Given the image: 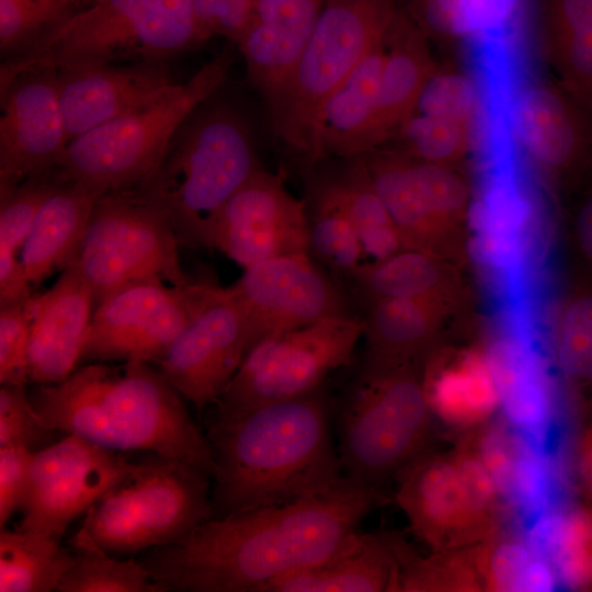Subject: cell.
I'll return each mask as SVG.
<instances>
[{
	"label": "cell",
	"instance_id": "6da1fadb",
	"mask_svg": "<svg viewBox=\"0 0 592 592\" xmlns=\"http://www.w3.org/2000/svg\"><path fill=\"white\" fill-rule=\"evenodd\" d=\"M382 500L380 489L344 476L315 496L212 517L137 560L166 592H260L332 554Z\"/></svg>",
	"mask_w": 592,
	"mask_h": 592
},
{
	"label": "cell",
	"instance_id": "7a4b0ae2",
	"mask_svg": "<svg viewBox=\"0 0 592 592\" xmlns=\"http://www.w3.org/2000/svg\"><path fill=\"white\" fill-rule=\"evenodd\" d=\"M206 437L214 463L213 517L315 496L344 477L320 389L215 415Z\"/></svg>",
	"mask_w": 592,
	"mask_h": 592
},
{
	"label": "cell",
	"instance_id": "3957f363",
	"mask_svg": "<svg viewBox=\"0 0 592 592\" xmlns=\"http://www.w3.org/2000/svg\"><path fill=\"white\" fill-rule=\"evenodd\" d=\"M29 397L57 433L76 434L112 451L175 457L213 474L206 434L151 363H90L60 383L38 385Z\"/></svg>",
	"mask_w": 592,
	"mask_h": 592
},
{
	"label": "cell",
	"instance_id": "277c9868",
	"mask_svg": "<svg viewBox=\"0 0 592 592\" xmlns=\"http://www.w3.org/2000/svg\"><path fill=\"white\" fill-rule=\"evenodd\" d=\"M261 168L247 124L216 106L194 113L156 170L129 192L166 213L180 244L202 247L209 220Z\"/></svg>",
	"mask_w": 592,
	"mask_h": 592
},
{
	"label": "cell",
	"instance_id": "5b68a950",
	"mask_svg": "<svg viewBox=\"0 0 592 592\" xmlns=\"http://www.w3.org/2000/svg\"><path fill=\"white\" fill-rule=\"evenodd\" d=\"M230 50L205 64L161 98L73 138L56 168L65 181L100 193L129 191L159 166L172 139L226 80Z\"/></svg>",
	"mask_w": 592,
	"mask_h": 592
},
{
	"label": "cell",
	"instance_id": "8992f818",
	"mask_svg": "<svg viewBox=\"0 0 592 592\" xmlns=\"http://www.w3.org/2000/svg\"><path fill=\"white\" fill-rule=\"evenodd\" d=\"M212 517L206 470L146 453L130 476L84 513L82 524L105 551L129 558L180 539Z\"/></svg>",
	"mask_w": 592,
	"mask_h": 592
},
{
	"label": "cell",
	"instance_id": "52a82bcc",
	"mask_svg": "<svg viewBox=\"0 0 592 592\" xmlns=\"http://www.w3.org/2000/svg\"><path fill=\"white\" fill-rule=\"evenodd\" d=\"M433 414L411 365L362 368L338 419L343 475L383 488L429 447Z\"/></svg>",
	"mask_w": 592,
	"mask_h": 592
},
{
	"label": "cell",
	"instance_id": "ba28073f",
	"mask_svg": "<svg viewBox=\"0 0 592 592\" xmlns=\"http://www.w3.org/2000/svg\"><path fill=\"white\" fill-rule=\"evenodd\" d=\"M395 0H327L291 75L266 101L277 137L307 158L316 117L329 95L389 32Z\"/></svg>",
	"mask_w": 592,
	"mask_h": 592
},
{
	"label": "cell",
	"instance_id": "9c48e42d",
	"mask_svg": "<svg viewBox=\"0 0 592 592\" xmlns=\"http://www.w3.org/2000/svg\"><path fill=\"white\" fill-rule=\"evenodd\" d=\"M183 52H187L185 42L167 22L157 0H95L5 59L0 90L29 71L164 61Z\"/></svg>",
	"mask_w": 592,
	"mask_h": 592
},
{
	"label": "cell",
	"instance_id": "30bf717a",
	"mask_svg": "<svg viewBox=\"0 0 592 592\" xmlns=\"http://www.w3.org/2000/svg\"><path fill=\"white\" fill-rule=\"evenodd\" d=\"M179 240L164 212L129 191L102 194L87 231L68 262L88 283L96 306L136 283L184 285ZM65 266V267H66Z\"/></svg>",
	"mask_w": 592,
	"mask_h": 592
},
{
	"label": "cell",
	"instance_id": "8fae6325",
	"mask_svg": "<svg viewBox=\"0 0 592 592\" xmlns=\"http://www.w3.org/2000/svg\"><path fill=\"white\" fill-rule=\"evenodd\" d=\"M364 320L334 316L257 342L215 403V415L307 396L333 371L350 364Z\"/></svg>",
	"mask_w": 592,
	"mask_h": 592
},
{
	"label": "cell",
	"instance_id": "7c38bea8",
	"mask_svg": "<svg viewBox=\"0 0 592 592\" xmlns=\"http://www.w3.org/2000/svg\"><path fill=\"white\" fill-rule=\"evenodd\" d=\"M224 291L206 280H190L184 285L146 281L109 295L94 307L80 363L156 364Z\"/></svg>",
	"mask_w": 592,
	"mask_h": 592
},
{
	"label": "cell",
	"instance_id": "4fadbf2b",
	"mask_svg": "<svg viewBox=\"0 0 592 592\" xmlns=\"http://www.w3.org/2000/svg\"><path fill=\"white\" fill-rule=\"evenodd\" d=\"M132 453L99 446L76 434L34 453L20 527L60 538L136 469Z\"/></svg>",
	"mask_w": 592,
	"mask_h": 592
},
{
	"label": "cell",
	"instance_id": "5bb4252c",
	"mask_svg": "<svg viewBox=\"0 0 592 592\" xmlns=\"http://www.w3.org/2000/svg\"><path fill=\"white\" fill-rule=\"evenodd\" d=\"M203 248L216 249L243 269L294 253H309L306 200L295 197L283 179L255 171L209 220Z\"/></svg>",
	"mask_w": 592,
	"mask_h": 592
},
{
	"label": "cell",
	"instance_id": "9a60e30c",
	"mask_svg": "<svg viewBox=\"0 0 592 592\" xmlns=\"http://www.w3.org/2000/svg\"><path fill=\"white\" fill-rule=\"evenodd\" d=\"M229 288L244 315L249 350L264 338L351 316L344 294L309 253L255 263Z\"/></svg>",
	"mask_w": 592,
	"mask_h": 592
},
{
	"label": "cell",
	"instance_id": "2e32d148",
	"mask_svg": "<svg viewBox=\"0 0 592 592\" xmlns=\"http://www.w3.org/2000/svg\"><path fill=\"white\" fill-rule=\"evenodd\" d=\"M395 498L414 535L432 551L478 544L501 528L471 499L453 452L425 449L395 477Z\"/></svg>",
	"mask_w": 592,
	"mask_h": 592
},
{
	"label": "cell",
	"instance_id": "e0dca14e",
	"mask_svg": "<svg viewBox=\"0 0 592 592\" xmlns=\"http://www.w3.org/2000/svg\"><path fill=\"white\" fill-rule=\"evenodd\" d=\"M243 311L225 287L155 365L198 413L216 403L248 353Z\"/></svg>",
	"mask_w": 592,
	"mask_h": 592
},
{
	"label": "cell",
	"instance_id": "ac0fdd59",
	"mask_svg": "<svg viewBox=\"0 0 592 592\" xmlns=\"http://www.w3.org/2000/svg\"><path fill=\"white\" fill-rule=\"evenodd\" d=\"M0 91V187H8L55 170L69 139L56 71L24 72Z\"/></svg>",
	"mask_w": 592,
	"mask_h": 592
},
{
	"label": "cell",
	"instance_id": "d6986e66",
	"mask_svg": "<svg viewBox=\"0 0 592 592\" xmlns=\"http://www.w3.org/2000/svg\"><path fill=\"white\" fill-rule=\"evenodd\" d=\"M31 329L27 380L57 384L80 364L94 310L92 292L73 266H66L54 285L30 297Z\"/></svg>",
	"mask_w": 592,
	"mask_h": 592
},
{
	"label": "cell",
	"instance_id": "ffe728a7",
	"mask_svg": "<svg viewBox=\"0 0 592 592\" xmlns=\"http://www.w3.org/2000/svg\"><path fill=\"white\" fill-rule=\"evenodd\" d=\"M56 72L69 143L161 98L177 84L171 82L164 61L103 65Z\"/></svg>",
	"mask_w": 592,
	"mask_h": 592
},
{
	"label": "cell",
	"instance_id": "44dd1931",
	"mask_svg": "<svg viewBox=\"0 0 592 592\" xmlns=\"http://www.w3.org/2000/svg\"><path fill=\"white\" fill-rule=\"evenodd\" d=\"M327 0H254L250 23L236 43L250 82L269 101L291 75Z\"/></svg>",
	"mask_w": 592,
	"mask_h": 592
},
{
	"label": "cell",
	"instance_id": "7402d4cb",
	"mask_svg": "<svg viewBox=\"0 0 592 592\" xmlns=\"http://www.w3.org/2000/svg\"><path fill=\"white\" fill-rule=\"evenodd\" d=\"M405 545L392 533L357 531L325 559L270 581L260 592H394Z\"/></svg>",
	"mask_w": 592,
	"mask_h": 592
},
{
	"label": "cell",
	"instance_id": "603a6c76",
	"mask_svg": "<svg viewBox=\"0 0 592 592\" xmlns=\"http://www.w3.org/2000/svg\"><path fill=\"white\" fill-rule=\"evenodd\" d=\"M591 114L568 92L538 83L520 86L513 103L514 134L540 163L568 167L592 147Z\"/></svg>",
	"mask_w": 592,
	"mask_h": 592
},
{
	"label": "cell",
	"instance_id": "cb8c5ba5",
	"mask_svg": "<svg viewBox=\"0 0 592 592\" xmlns=\"http://www.w3.org/2000/svg\"><path fill=\"white\" fill-rule=\"evenodd\" d=\"M387 35L364 56L322 104L311 132L308 160L350 159L369 151Z\"/></svg>",
	"mask_w": 592,
	"mask_h": 592
},
{
	"label": "cell",
	"instance_id": "d4e9b609",
	"mask_svg": "<svg viewBox=\"0 0 592 592\" xmlns=\"http://www.w3.org/2000/svg\"><path fill=\"white\" fill-rule=\"evenodd\" d=\"M434 70L424 34L398 11L387 36L369 151L389 140L411 115L423 84Z\"/></svg>",
	"mask_w": 592,
	"mask_h": 592
},
{
	"label": "cell",
	"instance_id": "484cf974",
	"mask_svg": "<svg viewBox=\"0 0 592 592\" xmlns=\"http://www.w3.org/2000/svg\"><path fill=\"white\" fill-rule=\"evenodd\" d=\"M101 195L80 183L64 181L44 201L20 253L32 286L68 264L83 239Z\"/></svg>",
	"mask_w": 592,
	"mask_h": 592
},
{
	"label": "cell",
	"instance_id": "4316f807",
	"mask_svg": "<svg viewBox=\"0 0 592 592\" xmlns=\"http://www.w3.org/2000/svg\"><path fill=\"white\" fill-rule=\"evenodd\" d=\"M493 477L505 503L533 517L544 513L548 481L544 448L504 421L485 422L467 439Z\"/></svg>",
	"mask_w": 592,
	"mask_h": 592
},
{
	"label": "cell",
	"instance_id": "83f0119b",
	"mask_svg": "<svg viewBox=\"0 0 592 592\" xmlns=\"http://www.w3.org/2000/svg\"><path fill=\"white\" fill-rule=\"evenodd\" d=\"M485 361L504 418L544 448L551 406L534 351L522 341L501 340Z\"/></svg>",
	"mask_w": 592,
	"mask_h": 592
},
{
	"label": "cell",
	"instance_id": "f1b7e54d",
	"mask_svg": "<svg viewBox=\"0 0 592 592\" xmlns=\"http://www.w3.org/2000/svg\"><path fill=\"white\" fill-rule=\"evenodd\" d=\"M339 169L317 182L344 212L376 261L400 252V231L377 194L362 157L342 159Z\"/></svg>",
	"mask_w": 592,
	"mask_h": 592
},
{
	"label": "cell",
	"instance_id": "f546056e",
	"mask_svg": "<svg viewBox=\"0 0 592 592\" xmlns=\"http://www.w3.org/2000/svg\"><path fill=\"white\" fill-rule=\"evenodd\" d=\"M363 337L367 352L363 368L385 369L411 365L432 329L426 299L383 298L371 301Z\"/></svg>",
	"mask_w": 592,
	"mask_h": 592
},
{
	"label": "cell",
	"instance_id": "4dcf8cb0",
	"mask_svg": "<svg viewBox=\"0 0 592 592\" xmlns=\"http://www.w3.org/2000/svg\"><path fill=\"white\" fill-rule=\"evenodd\" d=\"M528 535L551 563L559 584L592 591L591 502L542 513L533 520Z\"/></svg>",
	"mask_w": 592,
	"mask_h": 592
},
{
	"label": "cell",
	"instance_id": "1f68e13d",
	"mask_svg": "<svg viewBox=\"0 0 592 592\" xmlns=\"http://www.w3.org/2000/svg\"><path fill=\"white\" fill-rule=\"evenodd\" d=\"M475 549L483 591H550L559 585L530 535L500 528Z\"/></svg>",
	"mask_w": 592,
	"mask_h": 592
},
{
	"label": "cell",
	"instance_id": "d6a6232c",
	"mask_svg": "<svg viewBox=\"0 0 592 592\" xmlns=\"http://www.w3.org/2000/svg\"><path fill=\"white\" fill-rule=\"evenodd\" d=\"M71 560L60 538L18 528L0 532V591L56 590Z\"/></svg>",
	"mask_w": 592,
	"mask_h": 592
},
{
	"label": "cell",
	"instance_id": "836d02e7",
	"mask_svg": "<svg viewBox=\"0 0 592 592\" xmlns=\"http://www.w3.org/2000/svg\"><path fill=\"white\" fill-rule=\"evenodd\" d=\"M69 548L71 560L58 592H166L135 557L112 556L83 524L69 539Z\"/></svg>",
	"mask_w": 592,
	"mask_h": 592
},
{
	"label": "cell",
	"instance_id": "e575fe53",
	"mask_svg": "<svg viewBox=\"0 0 592 592\" xmlns=\"http://www.w3.org/2000/svg\"><path fill=\"white\" fill-rule=\"evenodd\" d=\"M549 22L563 89L592 110V0H550Z\"/></svg>",
	"mask_w": 592,
	"mask_h": 592
},
{
	"label": "cell",
	"instance_id": "d590c367",
	"mask_svg": "<svg viewBox=\"0 0 592 592\" xmlns=\"http://www.w3.org/2000/svg\"><path fill=\"white\" fill-rule=\"evenodd\" d=\"M423 387L433 417L452 426H479L489 421L499 405L486 361H470L460 369L445 371Z\"/></svg>",
	"mask_w": 592,
	"mask_h": 592
},
{
	"label": "cell",
	"instance_id": "8d00e7d4",
	"mask_svg": "<svg viewBox=\"0 0 592 592\" xmlns=\"http://www.w3.org/2000/svg\"><path fill=\"white\" fill-rule=\"evenodd\" d=\"M522 0H417L430 32L470 41L516 30Z\"/></svg>",
	"mask_w": 592,
	"mask_h": 592
},
{
	"label": "cell",
	"instance_id": "74e56055",
	"mask_svg": "<svg viewBox=\"0 0 592 592\" xmlns=\"http://www.w3.org/2000/svg\"><path fill=\"white\" fill-rule=\"evenodd\" d=\"M349 281L354 292L369 301L395 297L428 300L437 286L440 272L428 254L405 251L374 263H362Z\"/></svg>",
	"mask_w": 592,
	"mask_h": 592
},
{
	"label": "cell",
	"instance_id": "f35d334b",
	"mask_svg": "<svg viewBox=\"0 0 592 592\" xmlns=\"http://www.w3.org/2000/svg\"><path fill=\"white\" fill-rule=\"evenodd\" d=\"M306 203L309 254L333 273L350 280L365 253L356 229L340 206L317 184Z\"/></svg>",
	"mask_w": 592,
	"mask_h": 592
},
{
	"label": "cell",
	"instance_id": "ab89813d",
	"mask_svg": "<svg viewBox=\"0 0 592 592\" xmlns=\"http://www.w3.org/2000/svg\"><path fill=\"white\" fill-rule=\"evenodd\" d=\"M475 545L432 551L421 557L406 544L401 554L397 591H483Z\"/></svg>",
	"mask_w": 592,
	"mask_h": 592
},
{
	"label": "cell",
	"instance_id": "60d3db41",
	"mask_svg": "<svg viewBox=\"0 0 592 592\" xmlns=\"http://www.w3.org/2000/svg\"><path fill=\"white\" fill-rule=\"evenodd\" d=\"M64 181L55 169L0 187V252L21 250L42 204Z\"/></svg>",
	"mask_w": 592,
	"mask_h": 592
},
{
	"label": "cell",
	"instance_id": "b9f144b4",
	"mask_svg": "<svg viewBox=\"0 0 592 592\" xmlns=\"http://www.w3.org/2000/svg\"><path fill=\"white\" fill-rule=\"evenodd\" d=\"M64 0H0V48L5 59L30 48L66 18Z\"/></svg>",
	"mask_w": 592,
	"mask_h": 592
},
{
	"label": "cell",
	"instance_id": "7bdbcfd3",
	"mask_svg": "<svg viewBox=\"0 0 592 592\" xmlns=\"http://www.w3.org/2000/svg\"><path fill=\"white\" fill-rule=\"evenodd\" d=\"M394 136L403 144L402 155L441 164L467 148L471 123L411 114Z\"/></svg>",
	"mask_w": 592,
	"mask_h": 592
},
{
	"label": "cell",
	"instance_id": "ee69618b",
	"mask_svg": "<svg viewBox=\"0 0 592 592\" xmlns=\"http://www.w3.org/2000/svg\"><path fill=\"white\" fill-rule=\"evenodd\" d=\"M478 107L479 89L471 78L435 69L423 84L411 114L471 123Z\"/></svg>",
	"mask_w": 592,
	"mask_h": 592
},
{
	"label": "cell",
	"instance_id": "f6af8a7d",
	"mask_svg": "<svg viewBox=\"0 0 592 592\" xmlns=\"http://www.w3.org/2000/svg\"><path fill=\"white\" fill-rule=\"evenodd\" d=\"M558 363L572 382L592 386V294L568 306L560 329Z\"/></svg>",
	"mask_w": 592,
	"mask_h": 592
},
{
	"label": "cell",
	"instance_id": "bcb514c9",
	"mask_svg": "<svg viewBox=\"0 0 592 592\" xmlns=\"http://www.w3.org/2000/svg\"><path fill=\"white\" fill-rule=\"evenodd\" d=\"M25 385H1L0 446H23L37 452L50 444L56 432L35 411Z\"/></svg>",
	"mask_w": 592,
	"mask_h": 592
},
{
	"label": "cell",
	"instance_id": "7dc6e473",
	"mask_svg": "<svg viewBox=\"0 0 592 592\" xmlns=\"http://www.w3.org/2000/svg\"><path fill=\"white\" fill-rule=\"evenodd\" d=\"M407 158L428 215L431 232L437 221L464 206L467 190L463 181L443 164L412 160L409 156Z\"/></svg>",
	"mask_w": 592,
	"mask_h": 592
},
{
	"label": "cell",
	"instance_id": "c3c4849f",
	"mask_svg": "<svg viewBox=\"0 0 592 592\" xmlns=\"http://www.w3.org/2000/svg\"><path fill=\"white\" fill-rule=\"evenodd\" d=\"M31 297V296H30ZM30 297L0 305V383L25 385L31 329Z\"/></svg>",
	"mask_w": 592,
	"mask_h": 592
},
{
	"label": "cell",
	"instance_id": "681fc988",
	"mask_svg": "<svg viewBox=\"0 0 592 592\" xmlns=\"http://www.w3.org/2000/svg\"><path fill=\"white\" fill-rule=\"evenodd\" d=\"M253 2L254 0H193L202 41L224 36L237 43L250 23Z\"/></svg>",
	"mask_w": 592,
	"mask_h": 592
},
{
	"label": "cell",
	"instance_id": "f907efd6",
	"mask_svg": "<svg viewBox=\"0 0 592 592\" xmlns=\"http://www.w3.org/2000/svg\"><path fill=\"white\" fill-rule=\"evenodd\" d=\"M34 453L23 446H0L1 528L25 503Z\"/></svg>",
	"mask_w": 592,
	"mask_h": 592
},
{
	"label": "cell",
	"instance_id": "816d5d0a",
	"mask_svg": "<svg viewBox=\"0 0 592 592\" xmlns=\"http://www.w3.org/2000/svg\"><path fill=\"white\" fill-rule=\"evenodd\" d=\"M20 258L0 252V305L23 300L32 295Z\"/></svg>",
	"mask_w": 592,
	"mask_h": 592
},
{
	"label": "cell",
	"instance_id": "f5cc1de1",
	"mask_svg": "<svg viewBox=\"0 0 592 592\" xmlns=\"http://www.w3.org/2000/svg\"><path fill=\"white\" fill-rule=\"evenodd\" d=\"M574 477L580 492L592 503V408L585 417L574 452Z\"/></svg>",
	"mask_w": 592,
	"mask_h": 592
},
{
	"label": "cell",
	"instance_id": "db71d44e",
	"mask_svg": "<svg viewBox=\"0 0 592 592\" xmlns=\"http://www.w3.org/2000/svg\"><path fill=\"white\" fill-rule=\"evenodd\" d=\"M576 232L580 248L592 262V196L581 206L577 214Z\"/></svg>",
	"mask_w": 592,
	"mask_h": 592
},
{
	"label": "cell",
	"instance_id": "11a10c76",
	"mask_svg": "<svg viewBox=\"0 0 592 592\" xmlns=\"http://www.w3.org/2000/svg\"><path fill=\"white\" fill-rule=\"evenodd\" d=\"M64 1L71 3L72 0H64Z\"/></svg>",
	"mask_w": 592,
	"mask_h": 592
}]
</instances>
